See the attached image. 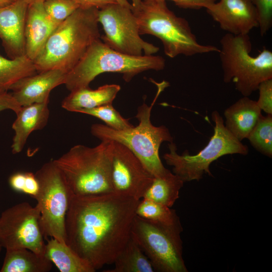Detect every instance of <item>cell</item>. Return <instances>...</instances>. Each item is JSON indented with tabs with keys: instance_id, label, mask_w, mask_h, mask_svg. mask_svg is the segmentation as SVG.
<instances>
[{
	"instance_id": "cell-1",
	"label": "cell",
	"mask_w": 272,
	"mask_h": 272,
	"mask_svg": "<svg viewBox=\"0 0 272 272\" xmlns=\"http://www.w3.org/2000/svg\"><path fill=\"white\" fill-rule=\"evenodd\" d=\"M140 200L114 192L73 194L65 219L66 244L95 271L113 264L131 237Z\"/></svg>"
},
{
	"instance_id": "cell-2",
	"label": "cell",
	"mask_w": 272,
	"mask_h": 272,
	"mask_svg": "<svg viewBox=\"0 0 272 272\" xmlns=\"http://www.w3.org/2000/svg\"><path fill=\"white\" fill-rule=\"evenodd\" d=\"M98 10L79 8L58 25L34 60L37 72L59 70L67 73L76 65L90 45L101 38Z\"/></svg>"
},
{
	"instance_id": "cell-3",
	"label": "cell",
	"mask_w": 272,
	"mask_h": 272,
	"mask_svg": "<svg viewBox=\"0 0 272 272\" xmlns=\"http://www.w3.org/2000/svg\"><path fill=\"white\" fill-rule=\"evenodd\" d=\"M163 81L158 84V90L153 102H145L138 108L135 117L139 124L125 130H116L106 125L96 123L91 126V133L101 141L119 143L128 148L142 161L154 176H161L169 170L163 165L159 150L162 143L173 142V138L164 125L154 126L151 121L152 109L159 95L168 85Z\"/></svg>"
},
{
	"instance_id": "cell-4",
	"label": "cell",
	"mask_w": 272,
	"mask_h": 272,
	"mask_svg": "<svg viewBox=\"0 0 272 272\" xmlns=\"http://www.w3.org/2000/svg\"><path fill=\"white\" fill-rule=\"evenodd\" d=\"M132 12L140 35H151L160 39L165 54L170 58L220 51L215 46L200 44L189 22L170 10L165 1H142L140 7Z\"/></svg>"
},
{
	"instance_id": "cell-5",
	"label": "cell",
	"mask_w": 272,
	"mask_h": 272,
	"mask_svg": "<svg viewBox=\"0 0 272 272\" xmlns=\"http://www.w3.org/2000/svg\"><path fill=\"white\" fill-rule=\"evenodd\" d=\"M112 142L94 147L77 145L54 162L72 193L89 195L113 192L111 179Z\"/></svg>"
},
{
	"instance_id": "cell-6",
	"label": "cell",
	"mask_w": 272,
	"mask_h": 272,
	"mask_svg": "<svg viewBox=\"0 0 272 272\" xmlns=\"http://www.w3.org/2000/svg\"><path fill=\"white\" fill-rule=\"evenodd\" d=\"M165 59L159 55L132 56L116 51L100 39L94 42L76 64L66 74L64 84L70 92L89 87L98 75L105 73L121 74L126 82L142 72L160 71L165 67Z\"/></svg>"
},
{
	"instance_id": "cell-7",
	"label": "cell",
	"mask_w": 272,
	"mask_h": 272,
	"mask_svg": "<svg viewBox=\"0 0 272 272\" xmlns=\"http://www.w3.org/2000/svg\"><path fill=\"white\" fill-rule=\"evenodd\" d=\"M219 56L225 83L233 82L243 96L248 97L263 81L272 79V52L264 48L256 56L250 52L248 34L227 33L220 39Z\"/></svg>"
},
{
	"instance_id": "cell-8",
	"label": "cell",
	"mask_w": 272,
	"mask_h": 272,
	"mask_svg": "<svg viewBox=\"0 0 272 272\" xmlns=\"http://www.w3.org/2000/svg\"><path fill=\"white\" fill-rule=\"evenodd\" d=\"M212 119L215 123L214 133L207 145L196 154L190 155L186 150L179 155L175 144L172 142L168 145L169 152L163 155L166 163L173 167V173L184 182L198 181L204 174L212 176L210 166L221 157L229 154L246 155L248 153L247 146L229 131L218 111L212 112Z\"/></svg>"
},
{
	"instance_id": "cell-9",
	"label": "cell",
	"mask_w": 272,
	"mask_h": 272,
	"mask_svg": "<svg viewBox=\"0 0 272 272\" xmlns=\"http://www.w3.org/2000/svg\"><path fill=\"white\" fill-rule=\"evenodd\" d=\"M35 174L40 185L35 199L43 236L65 243V219L73 193L53 160L43 164Z\"/></svg>"
},
{
	"instance_id": "cell-10",
	"label": "cell",
	"mask_w": 272,
	"mask_h": 272,
	"mask_svg": "<svg viewBox=\"0 0 272 272\" xmlns=\"http://www.w3.org/2000/svg\"><path fill=\"white\" fill-rule=\"evenodd\" d=\"M180 234L135 215L131 237L150 261L155 271L187 272Z\"/></svg>"
},
{
	"instance_id": "cell-11",
	"label": "cell",
	"mask_w": 272,
	"mask_h": 272,
	"mask_svg": "<svg viewBox=\"0 0 272 272\" xmlns=\"http://www.w3.org/2000/svg\"><path fill=\"white\" fill-rule=\"evenodd\" d=\"M98 21L104 32L103 42L116 51L140 56L154 55L159 50L141 37L137 18L129 8L117 3L108 4L99 9Z\"/></svg>"
},
{
	"instance_id": "cell-12",
	"label": "cell",
	"mask_w": 272,
	"mask_h": 272,
	"mask_svg": "<svg viewBox=\"0 0 272 272\" xmlns=\"http://www.w3.org/2000/svg\"><path fill=\"white\" fill-rule=\"evenodd\" d=\"M40 212L24 201L3 211L0 217V245L6 249L26 248L45 254Z\"/></svg>"
},
{
	"instance_id": "cell-13",
	"label": "cell",
	"mask_w": 272,
	"mask_h": 272,
	"mask_svg": "<svg viewBox=\"0 0 272 272\" xmlns=\"http://www.w3.org/2000/svg\"><path fill=\"white\" fill-rule=\"evenodd\" d=\"M112 142L111 179L113 192L141 200L154 176L128 148Z\"/></svg>"
},
{
	"instance_id": "cell-14",
	"label": "cell",
	"mask_w": 272,
	"mask_h": 272,
	"mask_svg": "<svg viewBox=\"0 0 272 272\" xmlns=\"http://www.w3.org/2000/svg\"><path fill=\"white\" fill-rule=\"evenodd\" d=\"M220 28L235 35L248 34L258 27V17L249 0H219L206 8Z\"/></svg>"
},
{
	"instance_id": "cell-15",
	"label": "cell",
	"mask_w": 272,
	"mask_h": 272,
	"mask_svg": "<svg viewBox=\"0 0 272 272\" xmlns=\"http://www.w3.org/2000/svg\"><path fill=\"white\" fill-rule=\"evenodd\" d=\"M28 5L21 0L0 7V39L8 57L25 55V25Z\"/></svg>"
},
{
	"instance_id": "cell-16",
	"label": "cell",
	"mask_w": 272,
	"mask_h": 272,
	"mask_svg": "<svg viewBox=\"0 0 272 272\" xmlns=\"http://www.w3.org/2000/svg\"><path fill=\"white\" fill-rule=\"evenodd\" d=\"M66 73L59 70H49L23 78L9 90L21 106L49 101L50 92L64 84Z\"/></svg>"
},
{
	"instance_id": "cell-17",
	"label": "cell",
	"mask_w": 272,
	"mask_h": 272,
	"mask_svg": "<svg viewBox=\"0 0 272 272\" xmlns=\"http://www.w3.org/2000/svg\"><path fill=\"white\" fill-rule=\"evenodd\" d=\"M59 24L47 15L43 2L29 5L25 25V55L34 61Z\"/></svg>"
},
{
	"instance_id": "cell-18",
	"label": "cell",
	"mask_w": 272,
	"mask_h": 272,
	"mask_svg": "<svg viewBox=\"0 0 272 272\" xmlns=\"http://www.w3.org/2000/svg\"><path fill=\"white\" fill-rule=\"evenodd\" d=\"M49 101L22 106L12 125L15 131L11 146L12 153H19L33 131L43 128L49 117Z\"/></svg>"
},
{
	"instance_id": "cell-19",
	"label": "cell",
	"mask_w": 272,
	"mask_h": 272,
	"mask_svg": "<svg viewBox=\"0 0 272 272\" xmlns=\"http://www.w3.org/2000/svg\"><path fill=\"white\" fill-rule=\"evenodd\" d=\"M225 126L239 141L247 139L261 114L256 101L243 96L224 111Z\"/></svg>"
},
{
	"instance_id": "cell-20",
	"label": "cell",
	"mask_w": 272,
	"mask_h": 272,
	"mask_svg": "<svg viewBox=\"0 0 272 272\" xmlns=\"http://www.w3.org/2000/svg\"><path fill=\"white\" fill-rule=\"evenodd\" d=\"M120 86L117 84H106L93 90L89 87L71 92L62 101L63 108L78 112L81 109H91L112 103Z\"/></svg>"
},
{
	"instance_id": "cell-21",
	"label": "cell",
	"mask_w": 272,
	"mask_h": 272,
	"mask_svg": "<svg viewBox=\"0 0 272 272\" xmlns=\"http://www.w3.org/2000/svg\"><path fill=\"white\" fill-rule=\"evenodd\" d=\"M52 262L45 256L26 248L6 249L1 272H47Z\"/></svg>"
},
{
	"instance_id": "cell-22",
	"label": "cell",
	"mask_w": 272,
	"mask_h": 272,
	"mask_svg": "<svg viewBox=\"0 0 272 272\" xmlns=\"http://www.w3.org/2000/svg\"><path fill=\"white\" fill-rule=\"evenodd\" d=\"M45 255L61 272H94L95 270L65 243L46 239Z\"/></svg>"
},
{
	"instance_id": "cell-23",
	"label": "cell",
	"mask_w": 272,
	"mask_h": 272,
	"mask_svg": "<svg viewBox=\"0 0 272 272\" xmlns=\"http://www.w3.org/2000/svg\"><path fill=\"white\" fill-rule=\"evenodd\" d=\"M184 182L168 170L164 174L154 176L143 198L171 208L179 197Z\"/></svg>"
},
{
	"instance_id": "cell-24",
	"label": "cell",
	"mask_w": 272,
	"mask_h": 272,
	"mask_svg": "<svg viewBox=\"0 0 272 272\" xmlns=\"http://www.w3.org/2000/svg\"><path fill=\"white\" fill-rule=\"evenodd\" d=\"M136 215L167 229L181 233L182 228L175 210L152 200L143 198L136 209Z\"/></svg>"
},
{
	"instance_id": "cell-25",
	"label": "cell",
	"mask_w": 272,
	"mask_h": 272,
	"mask_svg": "<svg viewBox=\"0 0 272 272\" xmlns=\"http://www.w3.org/2000/svg\"><path fill=\"white\" fill-rule=\"evenodd\" d=\"M112 269L106 272H154L153 266L137 243L130 237L117 257Z\"/></svg>"
},
{
	"instance_id": "cell-26",
	"label": "cell",
	"mask_w": 272,
	"mask_h": 272,
	"mask_svg": "<svg viewBox=\"0 0 272 272\" xmlns=\"http://www.w3.org/2000/svg\"><path fill=\"white\" fill-rule=\"evenodd\" d=\"M37 73L34 61L26 55L15 59L0 55V89L8 91L20 79Z\"/></svg>"
},
{
	"instance_id": "cell-27",
	"label": "cell",
	"mask_w": 272,
	"mask_h": 272,
	"mask_svg": "<svg viewBox=\"0 0 272 272\" xmlns=\"http://www.w3.org/2000/svg\"><path fill=\"white\" fill-rule=\"evenodd\" d=\"M247 139L252 146L262 154L272 156V115L260 116Z\"/></svg>"
},
{
	"instance_id": "cell-28",
	"label": "cell",
	"mask_w": 272,
	"mask_h": 272,
	"mask_svg": "<svg viewBox=\"0 0 272 272\" xmlns=\"http://www.w3.org/2000/svg\"><path fill=\"white\" fill-rule=\"evenodd\" d=\"M78 112L96 117L105 122L106 125L116 130H125L133 127L128 119H125L113 106L107 104L91 109H81Z\"/></svg>"
},
{
	"instance_id": "cell-29",
	"label": "cell",
	"mask_w": 272,
	"mask_h": 272,
	"mask_svg": "<svg viewBox=\"0 0 272 272\" xmlns=\"http://www.w3.org/2000/svg\"><path fill=\"white\" fill-rule=\"evenodd\" d=\"M43 6L49 17L59 24L79 8L72 0H46Z\"/></svg>"
},
{
	"instance_id": "cell-30",
	"label": "cell",
	"mask_w": 272,
	"mask_h": 272,
	"mask_svg": "<svg viewBox=\"0 0 272 272\" xmlns=\"http://www.w3.org/2000/svg\"><path fill=\"white\" fill-rule=\"evenodd\" d=\"M255 8L258 17L260 35L266 34L272 26V0H249Z\"/></svg>"
},
{
	"instance_id": "cell-31",
	"label": "cell",
	"mask_w": 272,
	"mask_h": 272,
	"mask_svg": "<svg viewBox=\"0 0 272 272\" xmlns=\"http://www.w3.org/2000/svg\"><path fill=\"white\" fill-rule=\"evenodd\" d=\"M259 98L256 103L267 114L272 115V79L262 82L258 86Z\"/></svg>"
},
{
	"instance_id": "cell-32",
	"label": "cell",
	"mask_w": 272,
	"mask_h": 272,
	"mask_svg": "<svg viewBox=\"0 0 272 272\" xmlns=\"http://www.w3.org/2000/svg\"><path fill=\"white\" fill-rule=\"evenodd\" d=\"M143 2H150L155 1L167 0H142ZM172 1L175 5L181 9L199 10L206 8L210 5L216 2L218 0H169Z\"/></svg>"
},
{
	"instance_id": "cell-33",
	"label": "cell",
	"mask_w": 272,
	"mask_h": 272,
	"mask_svg": "<svg viewBox=\"0 0 272 272\" xmlns=\"http://www.w3.org/2000/svg\"><path fill=\"white\" fill-rule=\"evenodd\" d=\"M22 106L8 90L0 89V112L6 110H12L17 114Z\"/></svg>"
},
{
	"instance_id": "cell-34",
	"label": "cell",
	"mask_w": 272,
	"mask_h": 272,
	"mask_svg": "<svg viewBox=\"0 0 272 272\" xmlns=\"http://www.w3.org/2000/svg\"><path fill=\"white\" fill-rule=\"evenodd\" d=\"M40 188L39 181L35 174L30 172H25V182L23 193L35 198Z\"/></svg>"
},
{
	"instance_id": "cell-35",
	"label": "cell",
	"mask_w": 272,
	"mask_h": 272,
	"mask_svg": "<svg viewBox=\"0 0 272 272\" xmlns=\"http://www.w3.org/2000/svg\"><path fill=\"white\" fill-rule=\"evenodd\" d=\"M25 182V172H18L11 175L9 179L11 187L19 192L23 191Z\"/></svg>"
},
{
	"instance_id": "cell-36",
	"label": "cell",
	"mask_w": 272,
	"mask_h": 272,
	"mask_svg": "<svg viewBox=\"0 0 272 272\" xmlns=\"http://www.w3.org/2000/svg\"><path fill=\"white\" fill-rule=\"evenodd\" d=\"M82 8H97L99 9L106 5L117 3L116 0H72Z\"/></svg>"
},
{
	"instance_id": "cell-37",
	"label": "cell",
	"mask_w": 272,
	"mask_h": 272,
	"mask_svg": "<svg viewBox=\"0 0 272 272\" xmlns=\"http://www.w3.org/2000/svg\"><path fill=\"white\" fill-rule=\"evenodd\" d=\"M116 1L119 5L125 7L129 8L132 10V6L128 2V0H116Z\"/></svg>"
},
{
	"instance_id": "cell-38",
	"label": "cell",
	"mask_w": 272,
	"mask_h": 272,
	"mask_svg": "<svg viewBox=\"0 0 272 272\" xmlns=\"http://www.w3.org/2000/svg\"><path fill=\"white\" fill-rule=\"evenodd\" d=\"M132 2V6L133 7V9L132 10V12L137 10L140 6V5L142 4V0H130Z\"/></svg>"
},
{
	"instance_id": "cell-39",
	"label": "cell",
	"mask_w": 272,
	"mask_h": 272,
	"mask_svg": "<svg viewBox=\"0 0 272 272\" xmlns=\"http://www.w3.org/2000/svg\"><path fill=\"white\" fill-rule=\"evenodd\" d=\"M16 0H0V7L9 5Z\"/></svg>"
},
{
	"instance_id": "cell-40",
	"label": "cell",
	"mask_w": 272,
	"mask_h": 272,
	"mask_svg": "<svg viewBox=\"0 0 272 272\" xmlns=\"http://www.w3.org/2000/svg\"><path fill=\"white\" fill-rule=\"evenodd\" d=\"M26 3H27L28 5L33 3H37V2H44L46 0H21Z\"/></svg>"
},
{
	"instance_id": "cell-41",
	"label": "cell",
	"mask_w": 272,
	"mask_h": 272,
	"mask_svg": "<svg viewBox=\"0 0 272 272\" xmlns=\"http://www.w3.org/2000/svg\"><path fill=\"white\" fill-rule=\"evenodd\" d=\"M2 248H3V247L0 245V252L2 251Z\"/></svg>"
}]
</instances>
